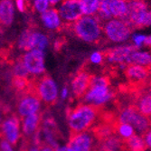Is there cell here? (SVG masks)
Returning <instances> with one entry per match:
<instances>
[{"instance_id": "6da1fadb", "label": "cell", "mask_w": 151, "mask_h": 151, "mask_svg": "<svg viewBox=\"0 0 151 151\" xmlns=\"http://www.w3.org/2000/svg\"><path fill=\"white\" fill-rule=\"evenodd\" d=\"M100 115V108L81 103L68 111V126L72 134L90 129Z\"/></svg>"}, {"instance_id": "7a4b0ae2", "label": "cell", "mask_w": 151, "mask_h": 151, "mask_svg": "<svg viewBox=\"0 0 151 151\" xmlns=\"http://www.w3.org/2000/svg\"><path fill=\"white\" fill-rule=\"evenodd\" d=\"M72 33L80 40L89 44H97L102 39V24L96 16H82L79 20L70 25Z\"/></svg>"}, {"instance_id": "3957f363", "label": "cell", "mask_w": 151, "mask_h": 151, "mask_svg": "<svg viewBox=\"0 0 151 151\" xmlns=\"http://www.w3.org/2000/svg\"><path fill=\"white\" fill-rule=\"evenodd\" d=\"M113 91L109 87V80L105 76H91L89 89L82 97V103L101 108L111 101Z\"/></svg>"}, {"instance_id": "277c9868", "label": "cell", "mask_w": 151, "mask_h": 151, "mask_svg": "<svg viewBox=\"0 0 151 151\" xmlns=\"http://www.w3.org/2000/svg\"><path fill=\"white\" fill-rule=\"evenodd\" d=\"M116 120L119 123H126L130 125L141 137L151 128L150 119L140 113L133 104L120 109Z\"/></svg>"}, {"instance_id": "5b68a950", "label": "cell", "mask_w": 151, "mask_h": 151, "mask_svg": "<svg viewBox=\"0 0 151 151\" xmlns=\"http://www.w3.org/2000/svg\"><path fill=\"white\" fill-rule=\"evenodd\" d=\"M128 13L127 0H101L98 12L95 16L101 24H104L112 18L126 21Z\"/></svg>"}, {"instance_id": "8992f818", "label": "cell", "mask_w": 151, "mask_h": 151, "mask_svg": "<svg viewBox=\"0 0 151 151\" xmlns=\"http://www.w3.org/2000/svg\"><path fill=\"white\" fill-rule=\"evenodd\" d=\"M129 13L126 21L132 28L151 25V10L144 0H127Z\"/></svg>"}, {"instance_id": "52a82bcc", "label": "cell", "mask_w": 151, "mask_h": 151, "mask_svg": "<svg viewBox=\"0 0 151 151\" xmlns=\"http://www.w3.org/2000/svg\"><path fill=\"white\" fill-rule=\"evenodd\" d=\"M132 27L122 19L112 18L102 24V33L106 39L111 43H123L129 38Z\"/></svg>"}, {"instance_id": "ba28073f", "label": "cell", "mask_w": 151, "mask_h": 151, "mask_svg": "<svg viewBox=\"0 0 151 151\" xmlns=\"http://www.w3.org/2000/svg\"><path fill=\"white\" fill-rule=\"evenodd\" d=\"M36 94L47 105H52L58 99V87L54 80L49 75H42L38 80L33 81Z\"/></svg>"}, {"instance_id": "9c48e42d", "label": "cell", "mask_w": 151, "mask_h": 151, "mask_svg": "<svg viewBox=\"0 0 151 151\" xmlns=\"http://www.w3.org/2000/svg\"><path fill=\"white\" fill-rule=\"evenodd\" d=\"M41 108V100L35 92L31 81V85L26 91L23 92L22 97L17 103V113L21 118L38 113Z\"/></svg>"}, {"instance_id": "30bf717a", "label": "cell", "mask_w": 151, "mask_h": 151, "mask_svg": "<svg viewBox=\"0 0 151 151\" xmlns=\"http://www.w3.org/2000/svg\"><path fill=\"white\" fill-rule=\"evenodd\" d=\"M29 74L38 77L44 75L45 72V52L40 50H29L24 52L20 59Z\"/></svg>"}, {"instance_id": "8fae6325", "label": "cell", "mask_w": 151, "mask_h": 151, "mask_svg": "<svg viewBox=\"0 0 151 151\" xmlns=\"http://www.w3.org/2000/svg\"><path fill=\"white\" fill-rule=\"evenodd\" d=\"M56 9L63 25L73 24L83 16L80 0H63Z\"/></svg>"}, {"instance_id": "7c38bea8", "label": "cell", "mask_w": 151, "mask_h": 151, "mask_svg": "<svg viewBox=\"0 0 151 151\" xmlns=\"http://www.w3.org/2000/svg\"><path fill=\"white\" fill-rule=\"evenodd\" d=\"M1 136L12 146H16L21 137L20 120L17 115H10L1 123Z\"/></svg>"}, {"instance_id": "4fadbf2b", "label": "cell", "mask_w": 151, "mask_h": 151, "mask_svg": "<svg viewBox=\"0 0 151 151\" xmlns=\"http://www.w3.org/2000/svg\"><path fill=\"white\" fill-rule=\"evenodd\" d=\"M67 147L70 151H94L95 137L91 131L72 134Z\"/></svg>"}, {"instance_id": "5bb4252c", "label": "cell", "mask_w": 151, "mask_h": 151, "mask_svg": "<svg viewBox=\"0 0 151 151\" xmlns=\"http://www.w3.org/2000/svg\"><path fill=\"white\" fill-rule=\"evenodd\" d=\"M124 72L126 77L131 82V85L137 86L136 91L148 84L147 81L151 74L150 69L136 64H128Z\"/></svg>"}, {"instance_id": "9a60e30c", "label": "cell", "mask_w": 151, "mask_h": 151, "mask_svg": "<svg viewBox=\"0 0 151 151\" xmlns=\"http://www.w3.org/2000/svg\"><path fill=\"white\" fill-rule=\"evenodd\" d=\"M135 45H119L111 49H108L103 52L104 59L111 63L127 64V61L130 54L136 51Z\"/></svg>"}, {"instance_id": "2e32d148", "label": "cell", "mask_w": 151, "mask_h": 151, "mask_svg": "<svg viewBox=\"0 0 151 151\" xmlns=\"http://www.w3.org/2000/svg\"><path fill=\"white\" fill-rule=\"evenodd\" d=\"M91 76L86 71H80L73 79L71 83L72 92L75 99H81L89 89Z\"/></svg>"}, {"instance_id": "e0dca14e", "label": "cell", "mask_w": 151, "mask_h": 151, "mask_svg": "<svg viewBox=\"0 0 151 151\" xmlns=\"http://www.w3.org/2000/svg\"><path fill=\"white\" fill-rule=\"evenodd\" d=\"M40 21L46 30L55 32L63 27V23L55 7H50L40 15Z\"/></svg>"}, {"instance_id": "ac0fdd59", "label": "cell", "mask_w": 151, "mask_h": 151, "mask_svg": "<svg viewBox=\"0 0 151 151\" xmlns=\"http://www.w3.org/2000/svg\"><path fill=\"white\" fill-rule=\"evenodd\" d=\"M94 151H124L123 140L116 134L108 136L95 144Z\"/></svg>"}, {"instance_id": "d6986e66", "label": "cell", "mask_w": 151, "mask_h": 151, "mask_svg": "<svg viewBox=\"0 0 151 151\" xmlns=\"http://www.w3.org/2000/svg\"><path fill=\"white\" fill-rule=\"evenodd\" d=\"M41 122H42V115L40 113L32 114L22 119V132L25 138L32 137L39 130Z\"/></svg>"}, {"instance_id": "ffe728a7", "label": "cell", "mask_w": 151, "mask_h": 151, "mask_svg": "<svg viewBox=\"0 0 151 151\" xmlns=\"http://www.w3.org/2000/svg\"><path fill=\"white\" fill-rule=\"evenodd\" d=\"M16 6L13 0H0V24L7 27L15 20Z\"/></svg>"}, {"instance_id": "44dd1931", "label": "cell", "mask_w": 151, "mask_h": 151, "mask_svg": "<svg viewBox=\"0 0 151 151\" xmlns=\"http://www.w3.org/2000/svg\"><path fill=\"white\" fill-rule=\"evenodd\" d=\"M50 45L49 37L40 31L31 30L28 40V51L29 50H40L45 51Z\"/></svg>"}, {"instance_id": "7402d4cb", "label": "cell", "mask_w": 151, "mask_h": 151, "mask_svg": "<svg viewBox=\"0 0 151 151\" xmlns=\"http://www.w3.org/2000/svg\"><path fill=\"white\" fill-rule=\"evenodd\" d=\"M128 64H136L139 65L151 70V53L148 52H139L134 51L127 61Z\"/></svg>"}, {"instance_id": "603a6c76", "label": "cell", "mask_w": 151, "mask_h": 151, "mask_svg": "<svg viewBox=\"0 0 151 151\" xmlns=\"http://www.w3.org/2000/svg\"><path fill=\"white\" fill-rule=\"evenodd\" d=\"M123 147L124 151H145L147 148L139 135H133L129 139L123 140Z\"/></svg>"}, {"instance_id": "cb8c5ba5", "label": "cell", "mask_w": 151, "mask_h": 151, "mask_svg": "<svg viewBox=\"0 0 151 151\" xmlns=\"http://www.w3.org/2000/svg\"><path fill=\"white\" fill-rule=\"evenodd\" d=\"M115 134L119 137L122 140H126L135 135V129L126 123H119L116 120L115 123Z\"/></svg>"}, {"instance_id": "d4e9b609", "label": "cell", "mask_w": 151, "mask_h": 151, "mask_svg": "<svg viewBox=\"0 0 151 151\" xmlns=\"http://www.w3.org/2000/svg\"><path fill=\"white\" fill-rule=\"evenodd\" d=\"M83 16H95L98 12L101 0H80Z\"/></svg>"}, {"instance_id": "484cf974", "label": "cell", "mask_w": 151, "mask_h": 151, "mask_svg": "<svg viewBox=\"0 0 151 151\" xmlns=\"http://www.w3.org/2000/svg\"><path fill=\"white\" fill-rule=\"evenodd\" d=\"M12 84L17 91L24 92L29 89L31 85V81L28 78H19V77H14L12 80Z\"/></svg>"}, {"instance_id": "4316f807", "label": "cell", "mask_w": 151, "mask_h": 151, "mask_svg": "<svg viewBox=\"0 0 151 151\" xmlns=\"http://www.w3.org/2000/svg\"><path fill=\"white\" fill-rule=\"evenodd\" d=\"M30 32H31V29H25L18 36L17 46L20 50H23L24 52L28 51V40H29Z\"/></svg>"}, {"instance_id": "83f0119b", "label": "cell", "mask_w": 151, "mask_h": 151, "mask_svg": "<svg viewBox=\"0 0 151 151\" xmlns=\"http://www.w3.org/2000/svg\"><path fill=\"white\" fill-rule=\"evenodd\" d=\"M13 74L14 77H19V78H28V72L26 68L24 67V63L21 60H18L13 67Z\"/></svg>"}, {"instance_id": "f1b7e54d", "label": "cell", "mask_w": 151, "mask_h": 151, "mask_svg": "<svg viewBox=\"0 0 151 151\" xmlns=\"http://www.w3.org/2000/svg\"><path fill=\"white\" fill-rule=\"evenodd\" d=\"M33 10L37 14H42L50 8L51 5L48 0H32Z\"/></svg>"}, {"instance_id": "f546056e", "label": "cell", "mask_w": 151, "mask_h": 151, "mask_svg": "<svg viewBox=\"0 0 151 151\" xmlns=\"http://www.w3.org/2000/svg\"><path fill=\"white\" fill-rule=\"evenodd\" d=\"M104 61V54L101 52H93L90 55V62L93 64H101Z\"/></svg>"}, {"instance_id": "4dcf8cb0", "label": "cell", "mask_w": 151, "mask_h": 151, "mask_svg": "<svg viewBox=\"0 0 151 151\" xmlns=\"http://www.w3.org/2000/svg\"><path fill=\"white\" fill-rule=\"evenodd\" d=\"M15 6L17 7V9L21 12V13H24L27 9V1L26 0H15Z\"/></svg>"}, {"instance_id": "1f68e13d", "label": "cell", "mask_w": 151, "mask_h": 151, "mask_svg": "<svg viewBox=\"0 0 151 151\" xmlns=\"http://www.w3.org/2000/svg\"><path fill=\"white\" fill-rule=\"evenodd\" d=\"M0 151H15L13 148V146L6 141L5 139H0Z\"/></svg>"}, {"instance_id": "d6a6232c", "label": "cell", "mask_w": 151, "mask_h": 151, "mask_svg": "<svg viewBox=\"0 0 151 151\" xmlns=\"http://www.w3.org/2000/svg\"><path fill=\"white\" fill-rule=\"evenodd\" d=\"M145 39H146V36L143 35H135L133 36V38H132L133 42H134V44H135V46H136L137 48L140 47V46L144 44Z\"/></svg>"}, {"instance_id": "836d02e7", "label": "cell", "mask_w": 151, "mask_h": 151, "mask_svg": "<svg viewBox=\"0 0 151 151\" xmlns=\"http://www.w3.org/2000/svg\"><path fill=\"white\" fill-rule=\"evenodd\" d=\"M142 137H143V139H144V142H145L147 147L151 148V128Z\"/></svg>"}, {"instance_id": "e575fe53", "label": "cell", "mask_w": 151, "mask_h": 151, "mask_svg": "<svg viewBox=\"0 0 151 151\" xmlns=\"http://www.w3.org/2000/svg\"><path fill=\"white\" fill-rule=\"evenodd\" d=\"M68 96H69V89L67 87H63L61 91V98L63 100H65L67 99Z\"/></svg>"}, {"instance_id": "d590c367", "label": "cell", "mask_w": 151, "mask_h": 151, "mask_svg": "<svg viewBox=\"0 0 151 151\" xmlns=\"http://www.w3.org/2000/svg\"><path fill=\"white\" fill-rule=\"evenodd\" d=\"M24 151H39V146L34 144L31 147H27Z\"/></svg>"}, {"instance_id": "8d00e7d4", "label": "cell", "mask_w": 151, "mask_h": 151, "mask_svg": "<svg viewBox=\"0 0 151 151\" xmlns=\"http://www.w3.org/2000/svg\"><path fill=\"white\" fill-rule=\"evenodd\" d=\"M39 151H54V149L49 146H46V145H41Z\"/></svg>"}, {"instance_id": "74e56055", "label": "cell", "mask_w": 151, "mask_h": 151, "mask_svg": "<svg viewBox=\"0 0 151 151\" xmlns=\"http://www.w3.org/2000/svg\"><path fill=\"white\" fill-rule=\"evenodd\" d=\"M48 1L52 6H56L63 1V0H48Z\"/></svg>"}, {"instance_id": "f35d334b", "label": "cell", "mask_w": 151, "mask_h": 151, "mask_svg": "<svg viewBox=\"0 0 151 151\" xmlns=\"http://www.w3.org/2000/svg\"><path fill=\"white\" fill-rule=\"evenodd\" d=\"M54 151H70L67 146H59L57 148L54 149Z\"/></svg>"}, {"instance_id": "ab89813d", "label": "cell", "mask_w": 151, "mask_h": 151, "mask_svg": "<svg viewBox=\"0 0 151 151\" xmlns=\"http://www.w3.org/2000/svg\"><path fill=\"white\" fill-rule=\"evenodd\" d=\"M144 44L147 46H151V35L149 36H146V39H145V42Z\"/></svg>"}, {"instance_id": "60d3db41", "label": "cell", "mask_w": 151, "mask_h": 151, "mask_svg": "<svg viewBox=\"0 0 151 151\" xmlns=\"http://www.w3.org/2000/svg\"><path fill=\"white\" fill-rule=\"evenodd\" d=\"M1 123H2V118L0 116V126H1Z\"/></svg>"}, {"instance_id": "b9f144b4", "label": "cell", "mask_w": 151, "mask_h": 151, "mask_svg": "<svg viewBox=\"0 0 151 151\" xmlns=\"http://www.w3.org/2000/svg\"><path fill=\"white\" fill-rule=\"evenodd\" d=\"M150 120H151V119H150Z\"/></svg>"}]
</instances>
